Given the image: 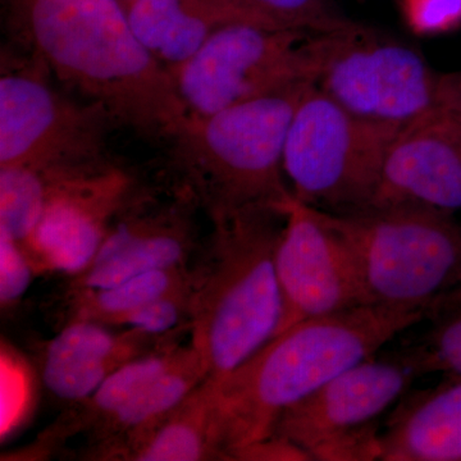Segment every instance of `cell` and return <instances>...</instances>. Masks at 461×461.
<instances>
[{
    "label": "cell",
    "instance_id": "6da1fadb",
    "mask_svg": "<svg viewBox=\"0 0 461 461\" xmlns=\"http://www.w3.org/2000/svg\"><path fill=\"white\" fill-rule=\"evenodd\" d=\"M21 32L63 83L113 122L173 139L186 122L171 72L139 41L121 0H11Z\"/></svg>",
    "mask_w": 461,
    "mask_h": 461
},
{
    "label": "cell",
    "instance_id": "7a4b0ae2",
    "mask_svg": "<svg viewBox=\"0 0 461 461\" xmlns=\"http://www.w3.org/2000/svg\"><path fill=\"white\" fill-rule=\"evenodd\" d=\"M429 314L359 305L299 321L273 336L226 377L215 381V442L221 460L271 436L291 406L348 366L378 353Z\"/></svg>",
    "mask_w": 461,
    "mask_h": 461
},
{
    "label": "cell",
    "instance_id": "3957f363",
    "mask_svg": "<svg viewBox=\"0 0 461 461\" xmlns=\"http://www.w3.org/2000/svg\"><path fill=\"white\" fill-rule=\"evenodd\" d=\"M286 211L248 208L212 218L190 266V344L220 381L277 332L282 295L276 251Z\"/></svg>",
    "mask_w": 461,
    "mask_h": 461
},
{
    "label": "cell",
    "instance_id": "277c9868",
    "mask_svg": "<svg viewBox=\"0 0 461 461\" xmlns=\"http://www.w3.org/2000/svg\"><path fill=\"white\" fill-rule=\"evenodd\" d=\"M313 85L189 117L173 136V180L190 190L209 220L248 208L286 211L294 195L285 182V144L297 105Z\"/></svg>",
    "mask_w": 461,
    "mask_h": 461
},
{
    "label": "cell",
    "instance_id": "5b68a950",
    "mask_svg": "<svg viewBox=\"0 0 461 461\" xmlns=\"http://www.w3.org/2000/svg\"><path fill=\"white\" fill-rule=\"evenodd\" d=\"M353 250L366 304L437 313L461 302V224L418 204L323 211Z\"/></svg>",
    "mask_w": 461,
    "mask_h": 461
},
{
    "label": "cell",
    "instance_id": "8992f818",
    "mask_svg": "<svg viewBox=\"0 0 461 461\" xmlns=\"http://www.w3.org/2000/svg\"><path fill=\"white\" fill-rule=\"evenodd\" d=\"M348 33L230 23L212 33L171 75L187 115L206 117L296 85L318 84Z\"/></svg>",
    "mask_w": 461,
    "mask_h": 461
},
{
    "label": "cell",
    "instance_id": "52a82bcc",
    "mask_svg": "<svg viewBox=\"0 0 461 461\" xmlns=\"http://www.w3.org/2000/svg\"><path fill=\"white\" fill-rule=\"evenodd\" d=\"M402 129L351 113L318 85L309 87L285 144L284 171L293 195L332 213L368 208Z\"/></svg>",
    "mask_w": 461,
    "mask_h": 461
},
{
    "label": "cell",
    "instance_id": "ba28073f",
    "mask_svg": "<svg viewBox=\"0 0 461 461\" xmlns=\"http://www.w3.org/2000/svg\"><path fill=\"white\" fill-rule=\"evenodd\" d=\"M418 377L405 351L373 355L287 409L273 433L302 447L312 461L381 460L379 417Z\"/></svg>",
    "mask_w": 461,
    "mask_h": 461
},
{
    "label": "cell",
    "instance_id": "9c48e42d",
    "mask_svg": "<svg viewBox=\"0 0 461 461\" xmlns=\"http://www.w3.org/2000/svg\"><path fill=\"white\" fill-rule=\"evenodd\" d=\"M111 115L102 105H78L36 72L3 69L0 78V167L41 169L107 165L104 136Z\"/></svg>",
    "mask_w": 461,
    "mask_h": 461
},
{
    "label": "cell",
    "instance_id": "30bf717a",
    "mask_svg": "<svg viewBox=\"0 0 461 461\" xmlns=\"http://www.w3.org/2000/svg\"><path fill=\"white\" fill-rule=\"evenodd\" d=\"M195 196L180 182L136 184L114 215L89 266L69 277L66 290L112 286L142 273L189 267L198 254Z\"/></svg>",
    "mask_w": 461,
    "mask_h": 461
},
{
    "label": "cell",
    "instance_id": "8fae6325",
    "mask_svg": "<svg viewBox=\"0 0 461 461\" xmlns=\"http://www.w3.org/2000/svg\"><path fill=\"white\" fill-rule=\"evenodd\" d=\"M276 271L284 304L276 335L299 321L368 305L350 245L321 209L295 196L286 205Z\"/></svg>",
    "mask_w": 461,
    "mask_h": 461
},
{
    "label": "cell",
    "instance_id": "7c38bea8",
    "mask_svg": "<svg viewBox=\"0 0 461 461\" xmlns=\"http://www.w3.org/2000/svg\"><path fill=\"white\" fill-rule=\"evenodd\" d=\"M348 33L333 51L318 87L351 113L403 127L437 108L438 75L420 54Z\"/></svg>",
    "mask_w": 461,
    "mask_h": 461
},
{
    "label": "cell",
    "instance_id": "4fadbf2b",
    "mask_svg": "<svg viewBox=\"0 0 461 461\" xmlns=\"http://www.w3.org/2000/svg\"><path fill=\"white\" fill-rule=\"evenodd\" d=\"M42 171L50 182V198L23 249L38 275L63 273L72 277L96 256L136 182L112 163Z\"/></svg>",
    "mask_w": 461,
    "mask_h": 461
},
{
    "label": "cell",
    "instance_id": "5bb4252c",
    "mask_svg": "<svg viewBox=\"0 0 461 461\" xmlns=\"http://www.w3.org/2000/svg\"><path fill=\"white\" fill-rule=\"evenodd\" d=\"M393 204L461 212V123L439 108L403 126L388 150L368 208Z\"/></svg>",
    "mask_w": 461,
    "mask_h": 461
},
{
    "label": "cell",
    "instance_id": "9a60e30c",
    "mask_svg": "<svg viewBox=\"0 0 461 461\" xmlns=\"http://www.w3.org/2000/svg\"><path fill=\"white\" fill-rule=\"evenodd\" d=\"M190 330L151 335L135 329L114 332L94 321H67L42 348V384L51 396L75 405L93 395L124 364L190 335Z\"/></svg>",
    "mask_w": 461,
    "mask_h": 461
},
{
    "label": "cell",
    "instance_id": "2e32d148",
    "mask_svg": "<svg viewBox=\"0 0 461 461\" xmlns=\"http://www.w3.org/2000/svg\"><path fill=\"white\" fill-rule=\"evenodd\" d=\"M133 32L172 72L230 23L276 27L240 0H121ZM280 29V27H277Z\"/></svg>",
    "mask_w": 461,
    "mask_h": 461
},
{
    "label": "cell",
    "instance_id": "e0dca14e",
    "mask_svg": "<svg viewBox=\"0 0 461 461\" xmlns=\"http://www.w3.org/2000/svg\"><path fill=\"white\" fill-rule=\"evenodd\" d=\"M381 461H461V378L402 397L381 433Z\"/></svg>",
    "mask_w": 461,
    "mask_h": 461
},
{
    "label": "cell",
    "instance_id": "ac0fdd59",
    "mask_svg": "<svg viewBox=\"0 0 461 461\" xmlns=\"http://www.w3.org/2000/svg\"><path fill=\"white\" fill-rule=\"evenodd\" d=\"M205 378L195 348L184 346L172 366L87 435L85 459L131 461L173 409Z\"/></svg>",
    "mask_w": 461,
    "mask_h": 461
},
{
    "label": "cell",
    "instance_id": "d6986e66",
    "mask_svg": "<svg viewBox=\"0 0 461 461\" xmlns=\"http://www.w3.org/2000/svg\"><path fill=\"white\" fill-rule=\"evenodd\" d=\"M182 348L184 346L177 339L124 364L109 375L93 395L69 406L56 424L45 430L39 438L41 446H38V450L42 453L54 450L58 444L62 445L75 435H90L93 430L99 429L133 396L172 366L180 357Z\"/></svg>",
    "mask_w": 461,
    "mask_h": 461
},
{
    "label": "cell",
    "instance_id": "ffe728a7",
    "mask_svg": "<svg viewBox=\"0 0 461 461\" xmlns=\"http://www.w3.org/2000/svg\"><path fill=\"white\" fill-rule=\"evenodd\" d=\"M215 381L205 378L171 411L131 461L221 460L215 442Z\"/></svg>",
    "mask_w": 461,
    "mask_h": 461
},
{
    "label": "cell",
    "instance_id": "44dd1931",
    "mask_svg": "<svg viewBox=\"0 0 461 461\" xmlns=\"http://www.w3.org/2000/svg\"><path fill=\"white\" fill-rule=\"evenodd\" d=\"M189 267L142 273L120 284L86 290H66L63 296L65 323L94 321L114 326L115 321L133 309L186 284Z\"/></svg>",
    "mask_w": 461,
    "mask_h": 461
},
{
    "label": "cell",
    "instance_id": "7402d4cb",
    "mask_svg": "<svg viewBox=\"0 0 461 461\" xmlns=\"http://www.w3.org/2000/svg\"><path fill=\"white\" fill-rule=\"evenodd\" d=\"M50 198L47 175L29 166L0 167V230L21 247L32 235Z\"/></svg>",
    "mask_w": 461,
    "mask_h": 461
},
{
    "label": "cell",
    "instance_id": "603a6c76",
    "mask_svg": "<svg viewBox=\"0 0 461 461\" xmlns=\"http://www.w3.org/2000/svg\"><path fill=\"white\" fill-rule=\"evenodd\" d=\"M267 23L280 29L312 33H348L363 27L346 20L327 0H240Z\"/></svg>",
    "mask_w": 461,
    "mask_h": 461
},
{
    "label": "cell",
    "instance_id": "cb8c5ba5",
    "mask_svg": "<svg viewBox=\"0 0 461 461\" xmlns=\"http://www.w3.org/2000/svg\"><path fill=\"white\" fill-rule=\"evenodd\" d=\"M403 351L420 375L441 373L461 378V302L450 306L418 344Z\"/></svg>",
    "mask_w": 461,
    "mask_h": 461
},
{
    "label": "cell",
    "instance_id": "d4e9b609",
    "mask_svg": "<svg viewBox=\"0 0 461 461\" xmlns=\"http://www.w3.org/2000/svg\"><path fill=\"white\" fill-rule=\"evenodd\" d=\"M114 326H126L151 335H168L187 327L191 329L190 278L182 286L122 315Z\"/></svg>",
    "mask_w": 461,
    "mask_h": 461
},
{
    "label": "cell",
    "instance_id": "484cf974",
    "mask_svg": "<svg viewBox=\"0 0 461 461\" xmlns=\"http://www.w3.org/2000/svg\"><path fill=\"white\" fill-rule=\"evenodd\" d=\"M38 276L25 249L0 230V304L2 311L14 308Z\"/></svg>",
    "mask_w": 461,
    "mask_h": 461
},
{
    "label": "cell",
    "instance_id": "4316f807",
    "mask_svg": "<svg viewBox=\"0 0 461 461\" xmlns=\"http://www.w3.org/2000/svg\"><path fill=\"white\" fill-rule=\"evenodd\" d=\"M409 25L420 33H437L461 23V0H403Z\"/></svg>",
    "mask_w": 461,
    "mask_h": 461
},
{
    "label": "cell",
    "instance_id": "83f0119b",
    "mask_svg": "<svg viewBox=\"0 0 461 461\" xmlns=\"http://www.w3.org/2000/svg\"><path fill=\"white\" fill-rule=\"evenodd\" d=\"M312 461L311 456L286 437L273 435L244 446L230 455V461Z\"/></svg>",
    "mask_w": 461,
    "mask_h": 461
},
{
    "label": "cell",
    "instance_id": "f1b7e54d",
    "mask_svg": "<svg viewBox=\"0 0 461 461\" xmlns=\"http://www.w3.org/2000/svg\"><path fill=\"white\" fill-rule=\"evenodd\" d=\"M437 108L461 123V68L438 75Z\"/></svg>",
    "mask_w": 461,
    "mask_h": 461
}]
</instances>
